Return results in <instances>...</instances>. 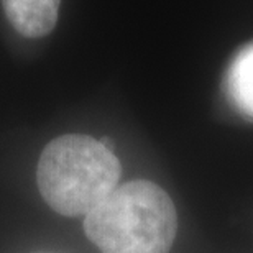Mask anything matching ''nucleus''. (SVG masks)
I'll use <instances>...</instances> for the list:
<instances>
[{
  "label": "nucleus",
  "mask_w": 253,
  "mask_h": 253,
  "mask_svg": "<svg viewBox=\"0 0 253 253\" xmlns=\"http://www.w3.org/2000/svg\"><path fill=\"white\" fill-rule=\"evenodd\" d=\"M114 151L89 135L68 133L44 146L37 181L46 204L68 217L87 215L119 186Z\"/></svg>",
  "instance_id": "f03ea898"
},
{
  "label": "nucleus",
  "mask_w": 253,
  "mask_h": 253,
  "mask_svg": "<svg viewBox=\"0 0 253 253\" xmlns=\"http://www.w3.org/2000/svg\"><path fill=\"white\" fill-rule=\"evenodd\" d=\"M84 232L102 253H168L176 237V209L158 184L130 181L84 217Z\"/></svg>",
  "instance_id": "f257e3e1"
},
{
  "label": "nucleus",
  "mask_w": 253,
  "mask_h": 253,
  "mask_svg": "<svg viewBox=\"0 0 253 253\" xmlns=\"http://www.w3.org/2000/svg\"><path fill=\"white\" fill-rule=\"evenodd\" d=\"M5 17L25 38H42L53 32L61 0H0Z\"/></svg>",
  "instance_id": "7ed1b4c3"
},
{
  "label": "nucleus",
  "mask_w": 253,
  "mask_h": 253,
  "mask_svg": "<svg viewBox=\"0 0 253 253\" xmlns=\"http://www.w3.org/2000/svg\"><path fill=\"white\" fill-rule=\"evenodd\" d=\"M225 89L237 110L253 120V42L239 49L230 61Z\"/></svg>",
  "instance_id": "20e7f679"
}]
</instances>
